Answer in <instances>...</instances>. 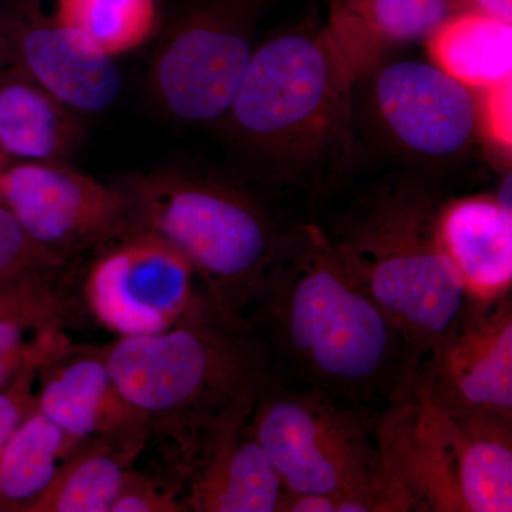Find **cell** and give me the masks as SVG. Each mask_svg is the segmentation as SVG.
<instances>
[{"label":"cell","mask_w":512,"mask_h":512,"mask_svg":"<svg viewBox=\"0 0 512 512\" xmlns=\"http://www.w3.org/2000/svg\"><path fill=\"white\" fill-rule=\"evenodd\" d=\"M244 322L278 382L382 413L416 380L406 336L308 218L289 229Z\"/></svg>","instance_id":"cell-1"},{"label":"cell","mask_w":512,"mask_h":512,"mask_svg":"<svg viewBox=\"0 0 512 512\" xmlns=\"http://www.w3.org/2000/svg\"><path fill=\"white\" fill-rule=\"evenodd\" d=\"M454 190L356 148L303 207L340 264L402 330L417 370L470 303L439 237L441 208Z\"/></svg>","instance_id":"cell-2"},{"label":"cell","mask_w":512,"mask_h":512,"mask_svg":"<svg viewBox=\"0 0 512 512\" xmlns=\"http://www.w3.org/2000/svg\"><path fill=\"white\" fill-rule=\"evenodd\" d=\"M353 80L318 13L259 40L217 124L241 177L305 207L355 156Z\"/></svg>","instance_id":"cell-3"},{"label":"cell","mask_w":512,"mask_h":512,"mask_svg":"<svg viewBox=\"0 0 512 512\" xmlns=\"http://www.w3.org/2000/svg\"><path fill=\"white\" fill-rule=\"evenodd\" d=\"M103 356L117 392L180 460L212 424L255 406L272 377L254 333L210 303L164 332L120 336Z\"/></svg>","instance_id":"cell-4"},{"label":"cell","mask_w":512,"mask_h":512,"mask_svg":"<svg viewBox=\"0 0 512 512\" xmlns=\"http://www.w3.org/2000/svg\"><path fill=\"white\" fill-rule=\"evenodd\" d=\"M134 229L153 232L191 262L215 311L245 323L284 247L285 222L241 175L170 167L121 178Z\"/></svg>","instance_id":"cell-5"},{"label":"cell","mask_w":512,"mask_h":512,"mask_svg":"<svg viewBox=\"0 0 512 512\" xmlns=\"http://www.w3.org/2000/svg\"><path fill=\"white\" fill-rule=\"evenodd\" d=\"M384 57L353 80L356 148L457 188L484 147L477 90L433 62Z\"/></svg>","instance_id":"cell-6"},{"label":"cell","mask_w":512,"mask_h":512,"mask_svg":"<svg viewBox=\"0 0 512 512\" xmlns=\"http://www.w3.org/2000/svg\"><path fill=\"white\" fill-rule=\"evenodd\" d=\"M380 413L269 379L248 427L285 493L328 495L339 512H379Z\"/></svg>","instance_id":"cell-7"},{"label":"cell","mask_w":512,"mask_h":512,"mask_svg":"<svg viewBox=\"0 0 512 512\" xmlns=\"http://www.w3.org/2000/svg\"><path fill=\"white\" fill-rule=\"evenodd\" d=\"M393 458L412 511H512V420L448 412L414 386Z\"/></svg>","instance_id":"cell-8"},{"label":"cell","mask_w":512,"mask_h":512,"mask_svg":"<svg viewBox=\"0 0 512 512\" xmlns=\"http://www.w3.org/2000/svg\"><path fill=\"white\" fill-rule=\"evenodd\" d=\"M279 0H183L154 50L147 92L158 110L191 126H217L231 107Z\"/></svg>","instance_id":"cell-9"},{"label":"cell","mask_w":512,"mask_h":512,"mask_svg":"<svg viewBox=\"0 0 512 512\" xmlns=\"http://www.w3.org/2000/svg\"><path fill=\"white\" fill-rule=\"evenodd\" d=\"M97 251L84 296L119 336L164 332L210 303L191 262L153 232L136 229Z\"/></svg>","instance_id":"cell-10"},{"label":"cell","mask_w":512,"mask_h":512,"mask_svg":"<svg viewBox=\"0 0 512 512\" xmlns=\"http://www.w3.org/2000/svg\"><path fill=\"white\" fill-rule=\"evenodd\" d=\"M0 205L33 241L69 262L136 231L119 185L67 163L0 158Z\"/></svg>","instance_id":"cell-11"},{"label":"cell","mask_w":512,"mask_h":512,"mask_svg":"<svg viewBox=\"0 0 512 512\" xmlns=\"http://www.w3.org/2000/svg\"><path fill=\"white\" fill-rule=\"evenodd\" d=\"M0 42L9 64L79 116L103 113L119 100L123 77L116 59L46 12L43 0H0Z\"/></svg>","instance_id":"cell-12"},{"label":"cell","mask_w":512,"mask_h":512,"mask_svg":"<svg viewBox=\"0 0 512 512\" xmlns=\"http://www.w3.org/2000/svg\"><path fill=\"white\" fill-rule=\"evenodd\" d=\"M414 386L448 412L512 420V293L470 301L453 332L417 370Z\"/></svg>","instance_id":"cell-13"},{"label":"cell","mask_w":512,"mask_h":512,"mask_svg":"<svg viewBox=\"0 0 512 512\" xmlns=\"http://www.w3.org/2000/svg\"><path fill=\"white\" fill-rule=\"evenodd\" d=\"M254 406L208 427L181 464L180 503L192 512H279L284 487L248 427Z\"/></svg>","instance_id":"cell-14"},{"label":"cell","mask_w":512,"mask_h":512,"mask_svg":"<svg viewBox=\"0 0 512 512\" xmlns=\"http://www.w3.org/2000/svg\"><path fill=\"white\" fill-rule=\"evenodd\" d=\"M37 412L77 446L96 439H136L150 430L117 392L101 352L70 349L39 370Z\"/></svg>","instance_id":"cell-15"},{"label":"cell","mask_w":512,"mask_h":512,"mask_svg":"<svg viewBox=\"0 0 512 512\" xmlns=\"http://www.w3.org/2000/svg\"><path fill=\"white\" fill-rule=\"evenodd\" d=\"M439 237L470 301L512 293V211L491 192L451 195L441 208Z\"/></svg>","instance_id":"cell-16"},{"label":"cell","mask_w":512,"mask_h":512,"mask_svg":"<svg viewBox=\"0 0 512 512\" xmlns=\"http://www.w3.org/2000/svg\"><path fill=\"white\" fill-rule=\"evenodd\" d=\"M325 25L353 77L384 57L423 45L451 15L450 0H320Z\"/></svg>","instance_id":"cell-17"},{"label":"cell","mask_w":512,"mask_h":512,"mask_svg":"<svg viewBox=\"0 0 512 512\" xmlns=\"http://www.w3.org/2000/svg\"><path fill=\"white\" fill-rule=\"evenodd\" d=\"M83 140L79 114L18 67L0 70V158L67 163Z\"/></svg>","instance_id":"cell-18"},{"label":"cell","mask_w":512,"mask_h":512,"mask_svg":"<svg viewBox=\"0 0 512 512\" xmlns=\"http://www.w3.org/2000/svg\"><path fill=\"white\" fill-rule=\"evenodd\" d=\"M423 46L430 62L470 89L512 79L510 22L480 13H451Z\"/></svg>","instance_id":"cell-19"},{"label":"cell","mask_w":512,"mask_h":512,"mask_svg":"<svg viewBox=\"0 0 512 512\" xmlns=\"http://www.w3.org/2000/svg\"><path fill=\"white\" fill-rule=\"evenodd\" d=\"M144 439L104 437L83 444L28 512H111Z\"/></svg>","instance_id":"cell-20"},{"label":"cell","mask_w":512,"mask_h":512,"mask_svg":"<svg viewBox=\"0 0 512 512\" xmlns=\"http://www.w3.org/2000/svg\"><path fill=\"white\" fill-rule=\"evenodd\" d=\"M80 446L35 412L0 450V511L28 512Z\"/></svg>","instance_id":"cell-21"},{"label":"cell","mask_w":512,"mask_h":512,"mask_svg":"<svg viewBox=\"0 0 512 512\" xmlns=\"http://www.w3.org/2000/svg\"><path fill=\"white\" fill-rule=\"evenodd\" d=\"M52 12L114 59L146 45L160 28L158 0H52Z\"/></svg>","instance_id":"cell-22"},{"label":"cell","mask_w":512,"mask_h":512,"mask_svg":"<svg viewBox=\"0 0 512 512\" xmlns=\"http://www.w3.org/2000/svg\"><path fill=\"white\" fill-rule=\"evenodd\" d=\"M60 320L0 319V390L73 349Z\"/></svg>","instance_id":"cell-23"},{"label":"cell","mask_w":512,"mask_h":512,"mask_svg":"<svg viewBox=\"0 0 512 512\" xmlns=\"http://www.w3.org/2000/svg\"><path fill=\"white\" fill-rule=\"evenodd\" d=\"M69 264L62 256L37 244L16 218L0 205V284L60 274Z\"/></svg>","instance_id":"cell-24"},{"label":"cell","mask_w":512,"mask_h":512,"mask_svg":"<svg viewBox=\"0 0 512 512\" xmlns=\"http://www.w3.org/2000/svg\"><path fill=\"white\" fill-rule=\"evenodd\" d=\"M59 274L32 276L0 284V319L62 320L70 315Z\"/></svg>","instance_id":"cell-25"},{"label":"cell","mask_w":512,"mask_h":512,"mask_svg":"<svg viewBox=\"0 0 512 512\" xmlns=\"http://www.w3.org/2000/svg\"><path fill=\"white\" fill-rule=\"evenodd\" d=\"M478 119L484 146L511 158L512 79L477 90Z\"/></svg>","instance_id":"cell-26"},{"label":"cell","mask_w":512,"mask_h":512,"mask_svg":"<svg viewBox=\"0 0 512 512\" xmlns=\"http://www.w3.org/2000/svg\"><path fill=\"white\" fill-rule=\"evenodd\" d=\"M180 493L167 484H153L147 478L128 474L111 512H183Z\"/></svg>","instance_id":"cell-27"},{"label":"cell","mask_w":512,"mask_h":512,"mask_svg":"<svg viewBox=\"0 0 512 512\" xmlns=\"http://www.w3.org/2000/svg\"><path fill=\"white\" fill-rule=\"evenodd\" d=\"M39 370L22 373L0 390V450L26 420L37 412L36 393L33 390Z\"/></svg>","instance_id":"cell-28"},{"label":"cell","mask_w":512,"mask_h":512,"mask_svg":"<svg viewBox=\"0 0 512 512\" xmlns=\"http://www.w3.org/2000/svg\"><path fill=\"white\" fill-rule=\"evenodd\" d=\"M279 512H339V501L328 495L291 494L284 491Z\"/></svg>","instance_id":"cell-29"},{"label":"cell","mask_w":512,"mask_h":512,"mask_svg":"<svg viewBox=\"0 0 512 512\" xmlns=\"http://www.w3.org/2000/svg\"><path fill=\"white\" fill-rule=\"evenodd\" d=\"M6 66H9L8 55H6L5 47H3L2 42H0V70Z\"/></svg>","instance_id":"cell-30"}]
</instances>
